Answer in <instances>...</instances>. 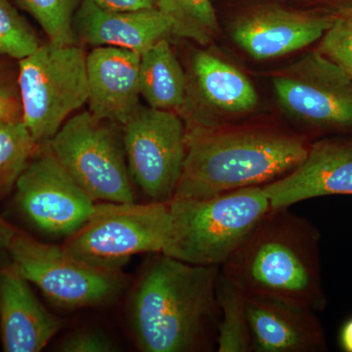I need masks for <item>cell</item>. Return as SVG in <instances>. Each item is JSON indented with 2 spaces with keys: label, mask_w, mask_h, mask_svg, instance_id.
I'll return each instance as SVG.
<instances>
[{
  "label": "cell",
  "mask_w": 352,
  "mask_h": 352,
  "mask_svg": "<svg viewBox=\"0 0 352 352\" xmlns=\"http://www.w3.org/2000/svg\"><path fill=\"white\" fill-rule=\"evenodd\" d=\"M219 273V266L151 254L129 300V323L139 351H217Z\"/></svg>",
  "instance_id": "1"
},
{
  "label": "cell",
  "mask_w": 352,
  "mask_h": 352,
  "mask_svg": "<svg viewBox=\"0 0 352 352\" xmlns=\"http://www.w3.org/2000/svg\"><path fill=\"white\" fill-rule=\"evenodd\" d=\"M296 134L263 127H186V156L173 199H203L283 177L307 156Z\"/></svg>",
  "instance_id": "2"
},
{
  "label": "cell",
  "mask_w": 352,
  "mask_h": 352,
  "mask_svg": "<svg viewBox=\"0 0 352 352\" xmlns=\"http://www.w3.org/2000/svg\"><path fill=\"white\" fill-rule=\"evenodd\" d=\"M318 240L307 219L289 208H271L220 272L245 296L320 310Z\"/></svg>",
  "instance_id": "3"
},
{
  "label": "cell",
  "mask_w": 352,
  "mask_h": 352,
  "mask_svg": "<svg viewBox=\"0 0 352 352\" xmlns=\"http://www.w3.org/2000/svg\"><path fill=\"white\" fill-rule=\"evenodd\" d=\"M163 254L184 263L221 267L271 210L263 186L203 199H171Z\"/></svg>",
  "instance_id": "4"
},
{
  "label": "cell",
  "mask_w": 352,
  "mask_h": 352,
  "mask_svg": "<svg viewBox=\"0 0 352 352\" xmlns=\"http://www.w3.org/2000/svg\"><path fill=\"white\" fill-rule=\"evenodd\" d=\"M87 55L78 43H41L19 60L22 122L38 145L47 144L88 100Z\"/></svg>",
  "instance_id": "5"
},
{
  "label": "cell",
  "mask_w": 352,
  "mask_h": 352,
  "mask_svg": "<svg viewBox=\"0 0 352 352\" xmlns=\"http://www.w3.org/2000/svg\"><path fill=\"white\" fill-rule=\"evenodd\" d=\"M168 201L96 204L62 247L91 265L122 270L132 256L164 252L170 230Z\"/></svg>",
  "instance_id": "6"
},
{
  "label": "cell",
  "mask_w": 352,
  "mask_h": 352,
  "mask_svg": "<svg viewBox=\"0 0 352 352\" xmlns=\"http://www.w3.org/2000/svg\"><path fill=\"white\" fill-rule=\"evenodd\" d=\"M47 144L95 203H134L119 124L85 111L72 116Z\"/></svg>",
  "instance_id": "7"
},
{
  "label": "cell",
  "mask_w": 352,
  "mask_h": 352,
  "mask_svg": "<svg viewBox=\"0 0 352 352\" xmlns=\"http://www.w3.org/2000/svg\"><path fill=\"white\" fill-rule=\"evenodd\" d=\"M6 250L16 270L51 302L66 309L111 305L129 285L124 271L85 263L62 245L41 242L19 229Z\"/></svg>",
  "instance_id": "8"
},
{
  "label": "cell",
  "mask_w": 352,
  "mask_h": 352,
  "mask_svg": "<svg viewBox=\"0 0 352 352\" xmlns=\"http://www.w3.org/2000/svg\"><path fill=\"white\" fill-rule=\"evenodd\" d=\"M132 182L150 201L175 196L186 156V124L179 113L139 105L122 126Z\"/></svg>",
  "instance_id": "9"
},
{
  "label": "cell",
  "mask_w": 352,
  "mask_h": 352,
  "mask_svg": "<svg viewBox=\"0 0 352 352\" xmlns=\"http://www.w3.org/2000/svg\"><path fill=\"white\" fill-rule=\"evenodd\" d=\"M282 110L314 129L352 131V80L318 50L272 78Z\"/></svg>",
  "instance_id": "10"
},
{
  "label": "cell",
  "mask_w": 352,
  "mask_h": 352,
  "mask_svg": "<svg viewBox=\"0 0 352 352\" xmlns=\"http://www.w3.org/2000/svg\"><path fill=\"white\" fill-rule=\"evenodd\" d=\"M15 201L25 219L47 235L68 238L94 214L96 203L41 145L16 183Z\"/></svg>",
  "instance_id": "11"
},
{
  "label": "cell",
  "mask_w": 352,
  "mask_h": 352,
  "mask_svg": "<svg viewBox=\"0 0 352 352\" xmlns=\"http://www.w3.org/2000/svg\"><path fill=\"white\" fill-rule=\"evenodd\" d=\"M258 105L256 88L239 69L208 51L193 55L180 112L186 127L224 126Z\"/></svg>",
  "instance_id": "12"
},
{
  "label": "cell",
  "mask_w": 352,
  "mask_h": 352,
  "mask_svg": "<svg viewBox=\"0 0 352 352\" xmlns=\"http://www.w3.org/2000/svg\"><path fill=\"white\" fill-rule=\"evenodd\" d=\"M333 17L298 12L283 7H258L231 25L234 43L258 61L277 59L320 41Z\"/></svg>",
  "instance_id": "13"
},
{
  "label": "cell",
  "mask_w": 352,
  "mask_h": 352,
  "mask_svg": "<svg viewBox=\"0 0 352 352\" xmlns=\"http://www.w3.org/2000/svg\"><path fill=\"white\" fill-rule=\"evenodd\" d=\"M263 189L272 208L318 197L352 195V140L311 143L302 163Z\"/></svg>",
  "instance_id": "14"
},
{
  "label": "cell",
  "mask_w": 352,
  "mask_h": 352,
  "mask_svg": "<svg viewBox=\"0 0 352 352\" xmlns=\"http://www.w3.org/2000/svg\"><path fill=\"white\" fill-rule=\"evenodd\" d=\"M140 53L99 46L87 55L88 107L101 120L122 126L140 105Z\"/></svg>",
  "instance_id": "15"
},
{
  "label": "cell",
  "mask_w": 352,
  "mask_h": 352,
  "mask_svg": "<svg viewBox=\"0 0 352 352\" xmlns=\"http://www.w3.org/2000/svg\"><path fill=\"white\" fill-rule=\"evenodd\" d=\"M64 321L39 302L30 282L10 264L0 270V332L3 351L38 352Z\"/></svg>",
  "instance_id": "16"
},
{
  "label": "cell",
  "mask_w": 352,
  "mask_h": 352,
  "mask_svg": "<svg viewBox=\"0 0 352 352\" xmlns=\"http://www.w3.org/2000/svg\"><path fill=\"white\" fill-rule=\"evenodd\" d=\"M76 43L124 48L142 53L171 36L170 21L159 9L112 11L82 0L74 19Z\"/></svg>",
  "instance_id": "17"
},
{
  "label": "cell",
  "mask_w": 352,
  "mask_h": 352,
  "mask_svg": "<svg viewBox=\"0 0 352 352\" xmlns=\"http://www.w3.org/2000/svg\"><path fill=\"white\" fill-rule=\"evenodd\" d=\"M252 352H314L325 349L314 310L245 296Z\"/></svg>",
  "instance_id": "18"
},
{
  "label": "cell",
  "mask_w": 352,
  "mask_h": 352,
  "mask_svg": "<svg viewBox=\"0 0 352 352\" xmlns=\"http://www.w3.org/2000/svg\"><path fill=\"white\" fill-rule=\"evenodd\" d=\"M187 76L168 38L153 44L140 54L139 92L147 106L182 112L186 100Z\"/></svg>",
  "instance_id": "19"
},
{
  "label": "cell",
  "mask_w": 352,
  "mask_h": 352,
  "mask_svg": "<svg viewBox=\"0 0 352 352\" xmlns=\"http://www.w3.org/2000/svg\"><path fill=\"white\" fill-rule=\"evenodd\" d=\"M217 298L219 308L217 351L252 352L245 296L221 272L217 280Z\"/></svg>",
  "instance_id": "20"
},
{
  "label": "cell",
  "mask_w": 352,
  "mask_h": 352,
  "mask_svg": "<svg viewBox=\"0 0 352 352\" xmlns=\"http://www.w3.org/2000/svg\"><path fill=\"white\" fill-rule=\"evenodd\" d=\"M157 9L168 18L171 36L208 45L219 32L210 0H157Z\"/></svg>",
  "instance_id": "21"
},
{
  "label": "cell",
  "mask_w": 352,
  "mask_h": 352,
  "mask_svg": "<svg viewBox=\"0 0 352 352\" xmlns=\"http://www.w3.org/2000/svg\"><path fill=\"white\" fill-rule=\"evenodd\" d=\"M38 145L23 122H0V201L15 188Z\"/></svg>",
  "instance_id": "22"
},
{
  "label": "cell",
  "mask_w": 352,
  "mask_h": 352,
  "mask_svg": "<svg viewBox=\"0 0 352 352\" xmlns=\"http://www.w3.org/2000/svg\"><path fill=\"white\" fill-rule=\"evenodd\" d=\"M38 23L48 41L57 45L76 43L74 19L82 0H17Z\"/></svg>",
  "instance_id": "23"
},
{
  "label": "cell",
  "mask_w": 352,
  "mask_h": 352,
  "mask_svg": "<svg viewBox=\"0 0 352 352\" xmlns=\"http://www.w3.org/2000/svg\"><path fill=\"white\" fill-rule=\"evenodd\" d=\"M41 45L36 32L10 0H0V56L19 61Z\"/></svg>",
  "instance_id": "24"
},
{
  "label": "cell",
  "mask_w": 352,
  "mask_h": 352,
  "mask_svg": "<svg viewBox=\"0 0 352 352\" xmlns=\"http://www.w3.org/2000/svg\"><path fill=\"white\" fill-rule=\"evenodd\" d=\"M318 51L352 80V9L333 17L320 39Z\"/></svg>",
  "instance_id": "25"
},
{
  "label": "cell",
  "mask_w": 352,
  "mask_h": 352,
  "mask_svg": "<svg viewBox=\"0 0 352 352\" xmlns=\"http://www.w3.org/2000/svg\"><path fill=\"white\" fill-rule=\"evenodd\" d=\"M62 352H113L119 351L115 340L98 329L80 328L65 336L58 344Z\"/></svg>",
  "instance_id": "26"
},
{
  "label": "cell",
  "mask_w": 352,
  "mask_h": 352,
  "mask_svg": "<svg viewBox=\"0 0 352 352\" xmlns=\"http://www.w3.org/2000/svg\"><path fill=\"white\" fill-rule=\"evenodd\" d=\"M0 122H22V105L17 76L0 65Z\"/></svg>",
  "instance_id": "27"
},
{
  "label": "cell",
  "mask_w": 352,
  "mask_h": 352,
  "mask_svg": "<svg viewBox=\"0 0 352 352\" xmlns=\"http://www.w3.org/2000/svg\"><path fill=\"white\" fill-rule=\"evenodd\" d=\"M101 8L112 11H139L157 8V0H94Z\"/></svg>",
  "instance_id": "28"
},
{
  "label": "cell",
  "mask_w": 352,
  "mask_h": 352,
  "mask_svg": "<svg viewBox=\"0 0 352 352\" xmlns=\"http://www.w3.org/2000/svg\"><path fill=\"white\" fill-rule=\"evenodd\" d=\"M18 229L0 217V249H7Z\"/></svg>",
  "instance_id": "29"
},
{
  "label": "cell",
  "mask_w": 352,
  "mask_h": 352,
  "mask_svg": "<svg viewBox=\"0 0 352 352\" xmlns=\"http://www.w3.org/2000/svg\"><path fill=\"white\" fill-rule=\"evenodd\" d=\"M340 344L346 352H352V318L342 326L340 333Z\"/></svg>",
  "instance_id": "30"
}]
</instances>
